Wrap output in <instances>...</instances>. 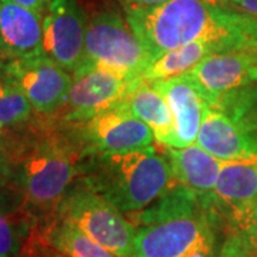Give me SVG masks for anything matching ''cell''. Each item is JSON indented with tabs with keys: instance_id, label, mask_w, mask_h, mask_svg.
Returning a JSON list of instances; mask_svg holds the SVG:
<instances>
[{
	"instance_id": "1",
	"label": "cell",
	"mask_w": 257,
	"mask_h": 257,
	"mask_svg": "<svg viewBox=\"0 0 257 257\" xmlns=\"http://www.w3.org/2000/svg\"><path fill=\"white\" fill-rule=\"evenodd\" d=\"M8 175L22 193L39 227L52 217L80 176L83 155L56 117L37 116L9 127L0 139Z\"/></svg>"
},
{
	"instance_id": "2",
	"label": "cell",
	"mask_w": 257,
	"mask_h": 257,
	"mask_svg": "<svg viewBox=\"0 0 257 257\" xmlns=\"http://www.w3.org/2000/svg\"><path fill=\"white\" fill-rule=\"evenodd\" d=\"M128 25L152 57L187 43L209 42L217 52L257 50V19L203 0H166L149 8H124Z\"/></svg>"
},
{
	"instance_id": "3",
	"label": "cell",
	"mask_w": 257,
	"mask_h": 257,
	"mask_svg": "<svg viewBox=\"0 0 257 257\" xmlns=\"http://www.w3.org/2000/svg\"><path fill=\"white\" fill-rule=\"evenodd\" d=\"M139 226L132 257H217L221 226L203 196L173 183L145 210L130 217Z\"/></svg>"
},
{
	"instance_id": "4",
	"label": "cell",
	"mask_w": 257,
	"mask_h": 257,
	"mask_svg": "<svg viewBox=\"0 0 257 257\" xmlns=\"http://www.w3.org/2000/svg\"><path fill=\"white\" fill-rule=\"evenodd\" d=\"M77 180L130 217L156 202L175 183L167 159L153 146L84 156Z\"/></svg>"
},
{
	"instance_id": "5",
	"label": "cell",
	"mask_w": 257,
	"mask_h": 257,
	"mask_svg": "<svg viewBox=\"0 0 257 257\" xmlns=\"http://www.w3.org/2000/svg\"><path fill=\"white\" fill-rule=\"evenodd\" d=\"M150 63L152 57L128 25L124 12L106 6L89 18L79 66L100 67L136 79Z\"/></svg>"
},
{
	"instance_id": "6",
	"label": "cell",
	"mask_w": 257,
	"mask_h": 257,
	"mask_svg": "<svg viewBox=\"0 0 257 257\" xmlns=\"http://www.w3.org/2000/svg\"><path fill=\"white\" fill-rule=\"evenodd\" d=\"M55 216L72 221L113 254L133 256V241L138 231L136 224L80 180H76L66 193Z\"/></svg>"
},
{
	"instance_id": "7",
	"label": "cell",
	"mask_w": 257,
	"mask_h": 257,
	"mask_svg": "<svg viewBox=\"0 0 257 257\" xmlns=\"http://www.w3.org/2000/svg\"><path fill=\"white\" fill-rule=\"evenodd\" d=\"M59 123L79 147L83 157L147 149L155 142L152 128L123 106L80 123Z\"/></svg>"
},
{
	"instance_id": "8",
	"label": "cell",
	"mask_w": 257,
	"mask_h": 257,
	"mask_svg": "<svg viewBox=\"0 0 257 257\" xmlns=\"http://www.w3.org/2000/svg\"><path fill=\"white\" fill-rule=\"evenodd\" d=\"M63 109L55 117L62 123H80L119 107L142 79L127 77L100 67L79 66Z\"/></svg>"
},
{
	"instance_id": "9",
	"label": "cell",
	"mask_w": 257,
	"mask_h": 257,
	"mask_svg": "<svg viewBox=\"0 0 257 257\" xmlns=\"http://www.w3.org/2000/svg\"><path fill=\"white\" fill-rule=\"evenodd\" d=\"M3 76L25 94L37 116L55 117L63 109L73 76L47 56L5 66Z\"/></svg>"
},
{
	"instance_id": "10",
	"label": "cell",
	"mask_w": 257,
	"mask_h": 257,
	"mask_svg": "<svg viewBox=\"0 0 257 257\" xmlns=\"http://www.w3.org/2000/svg\"><path fill=\"white\" fill-rule=\"evenodd\" d=\"M87 22L79 0H53L43 16V55L73 73L83 57Z\"/></svg>"
},
{
	"instance_id": "11",
	"label": "cell",
	"mask_w": 257,
	"mask_h": 257,
	"mask_svg": "<svg viewBox=\"0 0 257 257\" xmlns=\"http://www.w3.org/2000/svg\"><path fill=\"white\" fill-rule=\"evenodd\" d=\"M209 106L257 84V50H231L213 53L187 73Z\"/></svg>"
},
{
	"instance_id": "12",
	"label": "cell",
	"mask_w": 257,
	"mask_h": 257,
	"mask_svg": "<svg viewBox=\"0 0 257 257\" xmlns=\"http://www.w3.org/2000/svg\"><path fill=\"white\" fill-rule=\"evenodd\" d=\"M40 239L39 221L5 177L0 180V257H28Z\"/></svg>"
},
{
	"instance_id": "13",
	"label": "cell",
	"mask_w": 257,
	"mask_h": 257,
	"mask_svg": "<svg viewBox=\"0 0 257 257\" xmlns=\"http://www.w3.org/2000/svg\"><path fill=\"white\" fill-rule=\"evenodd\" d=\"M43 55V15L0 0V62H15Z\"/></svg>"
},
{
	"instance_id": "14",
	"label": "cell",
	"mask_w": 257,
	"mask_h": 257,
	"mask_svg": "<svg viewBox=\"0 0 257 257\" xmlns=\"http://www.w3.org/2000/svg\"><path fill=\"white\" fill-rule=\"evenodd\" d=\"M165 96L175 121L173 147H187L194 145L204 110L209 107L197 86L187 74L175 76L152 82Z\"/></svg>"
},
{
	"instance_id": "15",
	"label": "cell",
	"mask_w": 257,
	"mask_h": 257,
	"mask_svg": "<svg viewBox=\"0 0 257 257\" xmlns=\"http://www.w3.org/2000/svg\"><path fill=\"white\" fill-rule=\"evenodd\" d=\"M196 145L221 162L244 160L257 155V138L210 106L204 110Z\"/></svg>"
},
{
	"instance_id": "16",
	"label": "cell",
	"mask_w": 257,
	"mask_h": 257,
	"mask_svg": "<svg viewBox=\"0 0 257 257\" xmlns=\"http://www.w3.org/2000/svg\"><path fill=\"white\" fill-rule=\"evenodd\" d=\"M257 199V155L244 160L221 162L213 192L203 196L204 203L221 219L230 211Z\"/></svg>"
},
{
	"instance_id": "17",
	"label": "cell",
	"mask_w": 257,
	"mask_h": 257,
	"mask_svg": "<svg viewBox=\"0 0 257 257\" xmlns=\"http://www.w3.org/2000/svg\"><path fill=\"white\" fill-rule=\"evenodd\" d=\"M175 183L206 196L213 192L220 173L221 160L209 155L197 145L187 147L163 146Z\"/></svg>"
},
{
	"instance_id": "18",
	"label": "cell",
	"mask_w": 257,
	"mask_h": 257,
	"mask_svg": "<svg viewBox=\"0 0 257 257\" xmlns=\"http://www.w3.org/2000/svg\"><path fill=\"white\" fill-rule=\"evenodd\" d=\"M135 117L140 119L152 128L155 140L162 146L175 145V121L165 96L152 82H140L128 93L121 104Z\"/></svg>"
},
{
	"instance_id": "19",
	"label": "cell",
	"mask_w": 257,
	"mask_h": 257,
	"mask_svg": "<svg viewBox=\"0 0 257 257\" xmlns=\"http://www.w3.org/2000/svg\"><path fill=\"white\" fill-rule=\"evenodd\" d=\"M39 229L47 246L63 257H119L62 217L55 216Z\"/></svg>"
},
{
	"instance_id": "20",
	"label": "cell",
	"mask_w": 257,
	"mask_h": 257,
	"mask_svg": "<svg viewBox=\"0 0 257 257\" xmlns=\"http://www.w3.org/2000/svg\"><path fill=\"white\" fill-rule=\"evenodd\" d=\"M213 53L219 52L209 42L197 40L187 43L184 46L166 52L156 60H153L142 73L140 79L145 82H156L162 79L182 76Z\"/></svg>"
},
{
	"instance_id": "21",
	"label": "cell",
	"mask_w": 257,
	"mask_h": 257,
	"mask_svg": "<svg viewBox=\"0 0 257 257\" xmlns=\"http://www.w3.org/2000/svg\"><path fill=\"white\" fill-rule=\"evenodd\" d=\"M35 114L25 94L0 74V126L6 128L23 126L35 119Z\"/></svg>"
},
{
	"instance_id": "22",
	"label": "cell",
	"mask_w": 257,
	"mask_h": 257,
	"mask_svg": "<svg viewBox=\"0 0 257 257\" xmlns=\"http://www.w3.org/2000/svg\"><path fill=\"white\" fill-rule=\"evenodd\" d=\"M12 2L19 5V6H23V8H26V9L33 10V12L40 13V15L45 16L47 8L50 6V3H52L53 0H12Z\"/></svg>"
},
{
	"instance_id": "23",
	"label": "cell",
	"mask_w": 257,
	"mask_h": 257,
	"mask_svg": "<svg viewBox=\"0 0 257 257\" xmlns=\"http://www.w3.org/2000/svg\"><path fill=\"white\" fill-rule=\"evenodd\" d=\"M231 8L257 19V0H226Z\"/></svg>"
},
{
	"instance_id": "24",
	"label": "cell",
	"mask_w": 257,
	"mask_h": 257,
	"mask_svg": "<svg viewBox=\"0 0 257 257\" xmlns=\"http://www.w3.org/2000/svg\"><path fill=\"white\" fill-rule=\"evenodd\" d=\"M121 8H149V6H156L166 0H119Z\"/></svg>"
},
{
	"instance_id": "25",
	"label": "cell",
	"mask_w": 257,
	"mask_h": 257,
	"mask_svg": "<svg viewBox=\"0 0 257 257\" xmlns=\"http://www.w3.org/2000/svg\"><path fill=\"white\" fill-rule=\"evenodd\" d=\"M30 257H63L62 254H59L57 251H55L52 247H49L47 244H42L40 247L37 248L36 251Z\"/></svg>"
},
{
	"instance_id": "26",
	"label": "cell",
	"mask_w": 257,
	"mask_h": 257,
	"mask_svg": "<svg viewBox=\"0 0 257 257\" xmlns=\"http://www.w3.org/2000/svg\"><path fill=\"white\" fill-rule=\"evenodd\" d=\"M6 175H8V157H6L5 149H3L2 142H0V180H3Z\"/></svg>"
},
{
	"instance_id": "27",
	"label": "cell",
	"mask_w": 257,
	"mask_h": 257,
	"mask_svg": "<svg viewBox=\"0 0 257 257\" xmlns=\"http://www.w3.org/2000/svg\"><path fill=\"white\" fill-rule=\"evenodd\" d=\"M203 2L210 3V5H213V6H226V5H229L226 0H203Z\"/></svg>"
},
{
	"instance_id": "28",
	"label": "cell",
	"mask_w": 257,
	"mask_h": 257,
	"mask_svg": "<svg viewBox=\"0 0 257 257\" xmlns=\"http://www.w3.org/2000/svg\"><path fill=\"white\" fill-rule=\"evenodd\" d=\"M6 130H8V128L3 127V126H0V138H3V135L6 133Z\"/></svg>"
},
{
	"instance_id": "29",
	"label": "cell",
	"mask_w": 257,
	"mask_h": 257,
	"mask_svg": "<svg viewBox=\"0 0 257 257\" xmlns=\"http://www.w3.org/2000/svg\"><path fill=\"white\" fill-rule=\"evenodd\" d=\"M3 70H5V66H3L2 62H0V74H3Z\"/></svg>"
}]
</instances>
